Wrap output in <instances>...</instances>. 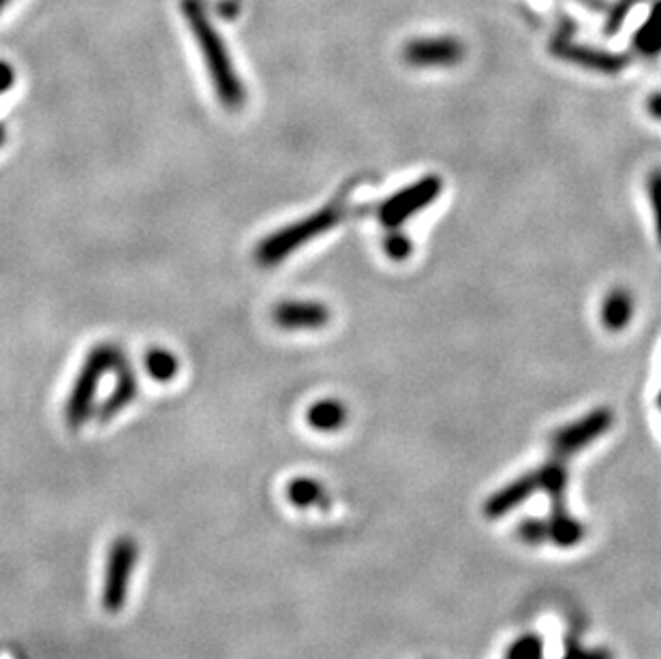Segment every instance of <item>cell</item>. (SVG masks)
I'll use <instances>...</instances> for the list:
<instances>
[{"instance_id": "obj_1", "label": "cell", "mask_w": 661, "mask_h": 659, "mask_svg": "<svg viewBox=\"0 0 661 659\" xmlns=\"http://www.w3.org/2000/svg\"><path fill=\"white\" fill-rule=\"evenodd\" d=\"M180 11L186 20V26L195 39V44L202 52V58L206 63L210 82L219 96L220 103L236 112L242 110L247 92L244 84L229 58V49L220 39L219 31L215 29L213 20L208 18V11L202 0H180Z\"/></svg>"}, {"instance_id": "obj_2", "label": "cell", "mask_w": 661, "mask_h": 659, "mask_svg": "<svg viewBox=\"0 0 661 659\" xmlns=\"http://www.w3.org/2000/svg\"><path fill=\"white\" fill-rule=\"evenodd\" d=\"M125 364H127L125 353L118 345H112V343L96 345L89 353V357L84 360V364L73 382L71 395L65 407V420L71 429H80L92 416L94 396H96L101 379L112 371L116 373Z\"/></svg>"}, {"instance_id": "obj_3", "label": "cell", "mask_w": 661, "mask_h": 659, "mask_svg": "<svg viewBox=\"0 0 661 659\" xmlns=\"http://www.w3.org/2000/svg\"><path fill=\"white\" fill-rule=\"evenodd\" d=\"M339 220H341V211L337 206H326L307 219L296 220V223L265 236L264 240L260 242V247L255 249V258L265 268L281 264L289 255H294L298 249L309 245L310 240L330 231Z\"/></svg>"}, {"instance_id": "obj_4", "label": "cell", "mask_w": 661, "mask_h": 659, "mask_svg": "<svg viewBox=\"0 0 661 659\" xmlns=\"http://www.w3.org/2000/svg\"><path fill=\"white\" fill-rule=\"evenodd\" d=\"M137 561H139V544L132 535H121L112 542L105 561L103 589H101V604L105 613L118 615L125 609Z\"/></svg>"}, {"instance_id": "obj_5", "label": "cell", "mask_w": 661, "mask_h": 659, "mask_svg": "<svg viewBox=\"0 0 661 659\" xmlns=\"http://www.w3.org/2000/svg\"><path fill=\"white\" fill-rule=\"evenodd\" d=\"M441 189H443V182L440 178H422V180L413 182L411 186L398 191L397 195H392L381 206L379 217L386 227H398L404 220L411 219L413 215H418L420 211H424L426 206H431L440 197Z\"/></svg>"}, {"instance_id": "obj_6", "label": "cell", "mask_w": 661, "mask_h": 659, "mask_svg": "<svg viewBox=\"0 0 661 659\" xmlns=\"http://www.w3.org/2000/svg\"><path fill=\"white\" fill-rule=\"evenodd\" d=\"M615 422V416L611 413V409H595L591 413H586L584 418L575 420L572 424L559 429L550 445H552V452H555V458H568L575 452L584 450L589 443H593L595 440H600Z\"/></svg>"}, {"instance_id": "obj_7", "label": "cell", "mask_w": 661, "mask_h": 659, "mask_svg": "<svg viewBox=\"0 0 661 659\" xmlns=\"http://www.w3.org/2000/svg\"><path fill=\"white\" fill-rule=\"evenodd\" d=\"M272 319L283 330H319L330 321V308L312 300H285L274 307Z\"/></svg>"}, {"instance_id": "obj_8", "label": "cell", "mask_w": 661, "mask_h": 659, "mask_svg": "<svg viewBox=\"0 0 661 659\" xmlns=\"http://www.w3.org/2000/svg\"><path fill=\"white\" fill-rule=\"evenodd\" d=\"M539 490V476L537 471L527 474L516 478L514 482L505 484L503 488H499L494 495H490L485 503V516L490 521H499L505 514L514 512L516 508H521L531 495Z\"/></svg>"}, {"instance_id": "obj_9", "label": "cell", "mask_w": 661, "mask_h": 659, "mask_svg": "<svg viewBox=\"0 0 661 659\" xmlns=\"http://www.w3.org/2000/svg\"><path fill=\"white\" fill-rule=\"evenodd\" d=\"M465 49L454 39H420L404 47L407 63L415 67H447L463 58Z\"/></svg>"}, {"instance_id": "obj_10", "label": "cell", "mask_w": 661, "mask_h": 659, "mask_svg": "<svg viewBox=\"0 0 661 659\" xmlns=\"http://www.w3.org/2000/svg\"><path fill=\"white\" fill-rule=\"evenodd\" d=\"M539 476V488L550 497L552 503V516L570 514L566 505V490H568V469L561 458H555L552 463L537 469Z\"/></svg>"}, {"instance_id": "obj_11", "label": "cell", "mask_w": 661, "mask_h": 659, "mask_svg": "<svg viewBox=\"0 0 661 659\" xmlns=\"http://www.w3.org/2000/svg\"><path fill=\"white\" fill-rule=\"evenodd\" d=\"M137 396V377L129 368V364L121 366L116 371V388L110 393V396L103 400L99 407V420L107 422L116 418L125 407H129Z\"/></svg>"}, {"instance_id": "obj_12", "label": "cell", "mask_w": 661, "mask_h": 659, "mask_svg": "<svg viewBox=\"0 0 661 659\" xmlns=\"http://www.w3.org/2000/svg\"><path fill=\"white\" fill-rule=\"evenodd\" d=\"M307 422L319 433H334L341 431L347 422V407L341 400H319L310 405Z\"/></svg>"}, {"instance_id": "obj_13", "label": "cell", "mask_w": 661, "mask_h": 659, "mask_svg": "<svg viewBox=\"0 0 661 659\" xmlns=\"http://www.w3.org/2000/svg\"><path fill=\"white\" fill-rule=\"evenodd\" d=\"M287 499L292 505L300 508V510H309V508H328V492L323 488V484L317 482L315 478H294L287 484Z\"/></svg>"}, {"instance_id": "obj_14", "label": "cell", "mask_w": 661, "mask_h": 659, "mask_svg": "<svg viewBox=\"0 0 661 659\" xmlns=\"http://www.w3.org/2000/svg\"><path fill=\"white\" fill-rule=\"evenodd\" d=\"M634 317V300L625 289H613L602 305V321L608 330L620 332Z\"/></svg>"}, {"instance_id": "obj_15", "label": "cell", "mask_w": 661, "mask_h": 659, "mask_svg": "<svg viewBox=\"0 0 661 659\" xmlns=\"http://www.w3.org/2000/svg\"><path fill=\"white\" fill-rule=\"evenodd\" d=\"M546 531H548V542L561 548H572L584 539V525L575 521L572 514H563V516L550 514V519H546Z\"/></svg>"}, {"instance_id": "obj_16", "label": "cell", "mask_w": 661, "mask_h": 659, "mask_svg": "<svg viewBox=\"0 0 661 659\" xmlns=\"http://www.w3.org/2000/svg\"><path fill=\"white\" fill-rule=\"evenodd\" d=\"M144 366H146V373L155 379V382H172L178 375V357L168 350H150L144 357Z\"/></svg>"}, {"instance_id": "obj_17", "label": "cell", "mask_w": 661, "mask_h": 659, "mask_svg": "<svg viewBox=\"0 0 661 659\" xmlns=\"http://www.w3.org/2000/svg\"><path fill=\"white\" fill-rule=\"evenodd\" d=\"M505 659H544V640L533 632L523 634L508 647Z\"/></svg>"}, {"instance_id": "obj_18", "label": "cell", "mask_w": 661, "mask_h": 659, "mask_svg": "<svg viewBox=\"0 0 661 659\" xmlns=\"http://www.w3.org/2000/svg\"><path fill=\"white\" fill-rule=\"evenodd\" d=\"M638 47L645 54H658L661 49V4L653 11L649 24L638 35Z\"/></svg>"}, {"instance_id": "obj_19", "label": "cell", "mask_w": 661, "mask_h": 659, "mask_svg": "<svg viewBox=\"0 0 661 659\" xmlns=\"http://www.w3.org/2000/svg\"><path fill=\"white\" fill-rule=\"evenodd\" d=\"M516 535L527 542L531 546H539L548 542V531H546V519H525L516 527Z\"/></svg>"}, {"instance_id": "obj_20", "label": "cell", "mask_w": 661, "mask_h": 659, "mask_svg": "<svg viewBox=\"0 0 661 659\" xmlns=\"http://www.w3.org/2000/svg\"><path fill=\"white\" fill-rule=\"evenodd\" d=\"M568 58H573L578 63H584L589 67H597V69H604V71H617L620 60H617L615 56H604V54H593V52H580V49H572L568 54H563Z\"/></svg>"}, {"instance_id": "obj_21", "label": "cell", "mask_w": 661, "mask_h": 659, "mask_svg": "<svg viewBox=\"0 0 661 659\" xmlns=\"http://www.w3.org/2000/svg\"><path fill=\"white\" fill-rule=\"evenodd\" d=\"M561 659H615V656L604 647H584L578 640L568 638L566 654Z\"/></svg>"}, {"instance_id": "obj_22", "label": "cell", "mask_w": 661, "mask_h": 659, "mask_svg": "<svg viewBox=\"0 0 661 659\" xmlns=\"http://www.w3.org/2000/svg\"><path fill=\"white\" fill-rule=\"evenodd\" d=\"M386 253L395 260V262H402L409 258L411 253V242L407 236L402 234H392L388 240H386Z\"/></svg>"}, {"instance_id": "obj_23", "label": "cell", "mask_w": 661, "mask_h": 659, "mask_svg": "<svg viewBox=\"0 0 661 659\" xmlns=\"http://www.w3.org/2000/svg\"><path fill=\"white\" fill-rule=\"evenodd\" d=\"M649 195H651V202H653L656 229H658V240L661 245V170H656L649 178Z\"/></svg>"}, {"instance_id": "obj_24", "label": "cell", "mask_w": 661, "mask_h": 659, "mask_svg": "<svg viewBox=\"0 0 661 659\" xmlns=\"http://www.w3.org/2000/svg\"><path fill=\"white\" fill-rule=\"evenodd\" d=\"M15 84V71L9 63L0 60V94H4L7 90Z\"/></svg>"}, {"instance_id": "obj_25", "label": "cell", "mask_w": 661, "mask_h": 659, "mask_svg": "<svg viewBox=\"0 0 661 659\" xmlns=\"http://www.w3.org/2000/svg\"><path fill=\"white\" fill-rule=\"evenodd\" d=\"M649 112L661 121V94H653L649 101Z\"/></svg>"}, {"instance_id": "obj_26", "label": "cell", "mask_w": 661, "mask_h": 659, "mask_svg": "<svg viewBox=\"0 0 661 659\" xmlns=\"http://www.w3.org/2000/svg\"><path fill=\"white\" fill-rule=\"evenodd\" d=\"M4 141H7V129H4V125H0V148L4 146Z\"/></svg>"}, {"instance_id": "obj_27", "label": "cell", "mask_w": 661, "mask_h": 659, "mask_svg": "<svg viewBox=\"0 0 661 659\" xmlns=\"http://www.w3.org/2000/svg\"><path fill=\"white\" fill-rule=\"evenodd\" d=\"M9 2H11V0H0V13H2V11H4V7H7V4H9Z\"/></svg>"}, {"instance_id": "obj_28", "label": "cell", "mask_w": 661, "mask_h": 659, "mask_svg": "<svg viewBox=\"0 0 661 659\" xmlns=\"http://www.w3.org/2000/svg\"><path fill=\"white\" fill-rule=\"evenodd\" d=\"M658 405H660V409H661V393H660V398H658Z\"/></svg>"}]
</instances>
